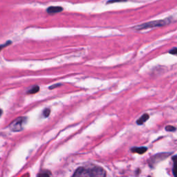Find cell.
Segmentation results:
<instances>
[{"instance_id": "cell-1", "label": "cell", "mask_w": 177, "mask_h": 177, "mask_svg": "<svg viewBox=\"0 0 177 177\" xmlns=\"http://www.w3.org/2000/svg\"><path fill=\"white\" fill-rule=\"evenodd\" d=\"M106 172L103 167L91 165V166L80 167L77 169L73 176H105Z\"/></svg>"}, {"instance_id": "cell-2", "label": "cell", "mask_w": 177, "mask_h": 177, "mask_svg": "<svg viewBox=\"0 0 177 177\" xmlns=\"http://www.w3.org/2000/svg\"><path fill=\"white\" fill-rule=\"evenodd\" d=\"M171 21L170 20V19H165V20H156L152 21V22L145 23V24H142L140 25H138V26H135L134 28L137 30H140L154 27H160V26H163L165 25H167Z\"/></svg>"}, {"instance_id": "cell-3", "label": "cell", "mask_w": 177, "mask_h": 177, "mask_svg": "<svg viewBox=\"0 0 177 177\" xmlns=\"http://www.w3.org/2000/svg\"><path fill=\"white\" fill-rule=\"evenodd\" d=\"M26 118L25 117H19L13 120L9 125V128L13 132H20L24 128V124L26 123Z\"/></svg>"}, {"instance_id": "cell-4", "label": "cell", "mask_w": 177, "mask_h": 177, "mask_svg": "<svg viewBox=\"0 0 177 177\" xmlns=\"http://www.w3.org/2000/svg\"><path fill=\"white\" fill-rule=\"evenodd\" d=\"M170 154H166V153H161V154H159L155 155L154 156H153L150 160V163H151V165H153L154 164H156L159 161L163 160L165 159V158H167L168 156Z\"/></svg>"}, {"instance_id": "cell-5", "label": "cell", "mask_w": 177, "mask_h": 177, "mask_svg": "<svg viewBox=\"0 0 177 177\" xmlns=\"http://www.w3.org/2000/svg\"><path fill=\"white\" fill-rule=\"evenodd\" d=\"M63 11V8L60 6H50L47 8V12L49 14L53 15L55 14V13H58L61 11Z\"/></svg>"}, {"instance_id": "cell-6", "label": "cell", "mask_w": 177, "mask_h": 177, "mask_svg": "<svg viewBox=\"0 0 177 177\" xmlns=\"http://www.w3.org/2000/svg\"><path fill=\"white\" fill-rule=\"evenodd\" d=\"M147 147H134L132 148V152L138 153L139 154H143L147 152Z\"/></svg>"}, {"instance_id": "cell-7", "label": "cell", "mask_w": 177, "mask_h": 177, "mask_svg": "<svg viewBox=\"0 0 177 177\" xmlns=\"http://www.w3.org/2000/svg\"><path fill=\"white\" fill-rule=\"evenodd\" d=\"M149 115H148L147 113H145V114H143V116L140 117V118L136 121V122H137L138 125H143L144 122H145L146 121L149 119Z\"/></svg>"}, {"instance_id": "cell-8", "label": "cell", "mask_w": 177, "mask_h": 177, "mask_svg": "<svg viewBox=\"0 0 177 177\" xmlns=\"http://www.w3.org/2000/svg\"><path fill=\"white\" fill-rule=\"evenodd\" d=\"M40 91V87L38 86H34L33 87H32L29 91H27L28 94H35L38 93Z\"/></svg>"}, {"instance_id": "cell-9", "label": "cell", "mask_w": 177, "mask_h": 177, "mask_svg": "<svg viewBox=\"0 0 177 177\" xmlns=\"http://www.w3.org/2000/svg\"><path fill=\"white\" fill-rule=\"evenodd\" d=\"M51 176V173L49 171H45V172H42L40 174H38V176Z\"/></svg>"}, {"instance_id": "cell-10", "label": "cell", "mask_w": 177, "mask_h": 177, "mask_svg": "<svg viewBox=\"0 0 177 177\" xmlns=\"http://www.w3.org/2000/svg\"><path fill=\"white\" fill-rule=\"evenodd\" d=\"M165 130L167 131V132H175L176 131V127L174 126L167 125L165 127Z\"/></svg>"}, {"instance_id": "cell-11", "label": "cell", "mask_w": 177, "mask_h": 177, "mask_svg": "<svg viewBox=\"0 0 177 177\" xmlns=\"http://www.w3.org/2000/svg\"><path fill=\"white\" fill-rule=\"evenodd\" d=\"M50 113H51V110H50L49 109L47 108L44 109L43 111V116L45 117V118H47V117L50 115Z\"/></svg>"}, {"instance_id": "cell-12", "label": "cell", "mask_w": 177, "mask_h": 177, "mask_svg": "<svg viewBox=\"0 0 177 177\" xmlns=\"http://www.w3.org/2000/svg\"><path fill=\"white\" fill-rule=\"evenodd\" d=\"M10 44H11V41L7 42L6 43H5V44H1V45H0V51H1V50H2V49H4V48L6 47L7 46L10 45Z\"/></svg>"}, {"instance_id": "cell-13", "label": "cell", "mask_w": 177, "mask_h": 177, "mask_svg": "<svg viewBox=\"0 0 177 177\" xmlns=\"http://www.w3.org/2000/svg\"><path fill=\"white\" fill-rule=\"evenodd\" d=\"M127 0H110V1H109L107 4H113L115 2H122V1H125Z\"/></svg>"}, {"instance_id": "cell-14", "label": "cell", "mask_w": 177, "mask_h": 177, "mask_svg": "<svg viewBox=\"0 0 177 177\" xmlns=\"http://www.w3.org/2000/svg\"><path fill=\"white\" fill-rule=\"evenodd\" d=\"M177 53V49L176 47H174V49H172V51H170V53H171V54H173V55H176Z\"/></svg>"}, {"instance_id": "cell-15", "label": "cell", "mask_w": 177, "mask_h": 177, "mask_svg": "<svg viewBox=\"0 0 177 177\" xmlns=\"http://www.w3.org/2000/svg\"><path fill=\"white\" fill-rule=\"evenodd\" d=\"M62 84H53V85H52L51 86H49V89H53V88L55 87H57V86H61Z\"/></svg>"}, {"instance_id": "cell-16", "label": "cell", "mask_w": 177, "mask_h": 177, "mask_svg": "<svg viewBox=\"0 0 177 177\" xmlns=\"http://www.w3.org/2000/svg\"><path fill=\"white\" fill-rule=\"evenodd\" d=\"M174 167H173V174L174 176H176V164H175V161H174Z\"/></svg>"}, {"instance_id": "cell-17", "label": "cell", "mask_w": 177, "mask_h": 177, "mask_svg": "<svg viewBox=\"0 0 177 177\" xmlns=\"http://www.w3.org/2000/svg\"><path fill=\"white\" fill-rule=\"evenodd\" d=\"M2 113H3V111H2V110H1V109H0V116H1V114H2Z\"/></svg>"}]
</instances>
